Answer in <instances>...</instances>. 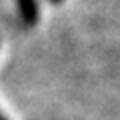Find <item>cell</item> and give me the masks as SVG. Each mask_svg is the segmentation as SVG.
I'll return each instance as SVG.
<instances>
[{
    "mask_svg": "<svg viewBox=\"0 0 120 120\" xmlns=\"http://www.w3.org/2000/svg\"><path fill=\"white\" fill-rule=\"evenodd\" d=\"M16 6L26 26H34L38 22V0H16Z\"/></svg>",
    "mask_w": 120,
    "mask_h": 120,
    "instance_id": "6da1fadb",
    "label": "cell"
},
{
    "mask_svg": "<svg viewBox=\"0 0 120 120\" xmlns=\"http://www.w3.org/2000/svg\"><path fill=\"white\" fill-rule=\"evenodd\" d=\"M48 2H50V4H62L64 0H48Z\"/></svg>",
    "mask_w": 120,
    "mask_h": 120,
    "instance_id": "7a4b0ae2",
    "label": "cell"
},
{
    "mask_svg": "<svg viewBox=\"0 0 120 120\" xmlns=\"http://www.w3.org/2000/svg\"><path fill=\"white\" fill-rule=\"evenodd\" d=\"M0 120H8V118H6V116H4V114H0Z\"/></svg>",
    "mask_w": 120,
    "mask_h": 120,
    "instance_id": "3957f363",
    "label": "cell"
}]
</instances>
